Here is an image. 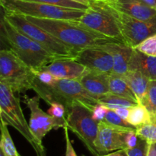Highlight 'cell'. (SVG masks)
<instances>
[{
    "label": "cell",
    "instance_id": "cell-1",
    "mask_svg": "<svg viewBox=\"0 0 156 156\" xmlns=\"http://www.w3.org/2000/svg\"><path fill=\"white\" fill-rule=\"evenodd\" d=\"M25 18L51 34L76 53L88 47H98L110 42H120L87 28L76 20L47 19L29 16Z\"/></svg>",
    "mask_w": 156,
    "mask_h": 156
},
{
    "label": "cell",
    "instance_id": "cell-2",
    "mask_svg": "<svg viewBox=\"0 0 156 156\" xmlns=\"http://www.w3.org/2000/svg\"><path fill=\"white\" fill-rule=\"evenodd\" d=\"M32 90L49 105L54 102L63 105L67 112L76 102H80L91 110L98 103V99L90 94L78 80L56 79L51 84H44L35 76Z\"/></svg>",
    "mask_w": 156,
    "mask_h": 156
},
{
    "label": "cell",
    "instance_id": "cell-3",
    "mask_svg": "<svg viewBox=\"0 0 156 156\" xmlns=\"http://www.w3.org/2000/svg\"><path fill=\"white\" fill-rule=\"evenodd\" d=\"M1 27L2 37L10 50L33 69H41L57 59L37 43L17 30L4 17L2 20Z\"/></svg>",
    "mask_w": 156,
    "mask_h": 156
},
{
    "label": "cell",
    "instance_id": "cell-4",
    "mask_svg": "<svg viewBox=\"0 0 156 156\" xmlns=\"http://www.w3.org/2000/svg\"><path fill=\"white\" fill-rule=\"evenodd\" d=\"M0 117L1 123L15 128L34 149L37 156H46L45 148L38 144L27 123L20 105L19 98L9 86L0 82Z\"/></svg>",
    "mask_w": 156,
    "mask_h": 156
},
{
    "label": "cell",
    "instance_id": "cell-5",
    "mask_svg": "<svg viewBox=\"0 0 156 156\" xmlns=\"http://www.w3.org/2000/svg\"><path fill=\"white\" fill-rule=\"evenodd\" d=\"M4 12L3 17L17 30L37 43L55 57L57 59H75L77 54L75 50L66 45L47 30L30 22L25 16L12 12Z\"/></svg>",
    "mask_w": 156,
    "mask_h": 156
},
{
    "label": "cell",
    "instance_id": "cell-6",
    "mask_svg": "<svg viewBox=\"0 0 156 156\" xmlns=\"http://www.w3.org/2000/svg\"><path fill=\"white\" fill-rule=\"evenodd\" d=\"M0 3L4 12L47 19L78 21L86 11L26 0H0Z\"/></svg>",
    "mask_w": 156,
    "mask_h": 156
},
{
    "label": "cell",
    "instance_id": "cell-7",
    "mask_svg": "<svg viewBox=\"0 0 156 156\" xmlns=\"http://www.w3.org/2000/svg\"><path fill=\"white\" fill-rule=\"evenodd\" d=\"M35 75L12 50L0 51V82L6 84L14 93H24L32 89Z\"/></svg>",
    "mask_w": 156,
    "mask_h": 156
},
{
    "label": "cell",
    "instance_id": "cell-8",
    "mask_svg": "<svg viewBox=\"0 0 156 156\" xmlns=\"http://www.w3.org/2000/svg\"><path fill=\"white\" fill-rule=\"evenodd\" d=\"M66 126L94 156L99 155L95 146L99 123L92 117V110L80 102L73 104L67 112Z\"/></svg>",
    "mask_w": 156,
    "mask_h": 156
},
{
    "label": "cell",
    "instance_id": "cell-9",
    "mask_svg": "<svg viewBox=\"0 0 156 156\" xmlns=\"http://www.w3.org/2000/svg\"><path fill=\"white\" fill-rule=\"evenodd\" d=\"M78 21L93 31L125 44L106 2L91 1L88 9Z\"/></svg>",
    "mask_w": 156,
    "mask_h": 156
},
{
    "label": "cell",
    "instance_id": "cell-10",
    "mask_svg": "<svg viewBox=\"0 0 156 156\" xmlns=\"http://www.w3.org/2000/svg\"><path fill=\"white\" fill-rule=\"evenodd\" d=\"M108 5L121 32L125 44L132 48H136L144 40L156 34V16L152 19L143 21L122 13L108 3Z\"/></svg>",
    "mask_w": 156,
    "mask_h": 156
},
{
    "label": "cell",
    "instance_id": "cell-11",
    "mask_svg": "<svg viewBox=\"0 0 156 156\" xmlns=\"http://www.w3.org/2000/svg\"><path fill=\"white\" fill-rule=\"evenodd\" d=\"M39 96L29 98L24 94L23 101L27 108L30 110V117L29 126L31 132L41 147L44 148L43 145V139L52 129H57L64 128L66 126V120H59L52 117L50 114L45 113L40 107Z\"/></svg>",
    "mask_w": 156,
    "mask_h": 156
},
{
    "label": "cell",
    "instance_id": "cell-12",
    "mask_svg": "<svg viewBox=\"0 0 156 156\" xmlns=\"http://www.w3.org/2000/svg\"><path fill=\"white\" fill-rule=\"evenodd\" d=\"M130 130L133 129H122L111 126L105 121L100 122L95 141L99 155H104L120 149H126V136Z\"/></svg>",
    "mask_w": 156,
    "mask_h": 156
},
{
    "label": "cell",
    "instance_id": "cell-13",
    "mask_svg": "<svg viewBox=\"0 0 156 156\" xmlns=\"http://www.w3.org/2000/svg\"><path fill=\"white\" fill-rule=\"evenodd\" d=\"M75 60L91 71L111 74L114 60L111 55L100 47H91L78 52Z\"/></svg>",
    "mask_w": 156,
    "mask_h": 156
},
{
    "label": "cell",
    "instance_id": "cell-14",
    "mask_svg": "<svg viewBox=\"0 0 156 156\" xmlns=\"http://www.w3.org/2000/svg\"><path fill=\"white\" fill-rule=\"evenodd\" d=\"M41 69L51 73L56 79L78 81L90 71L74 59H56Z\"/></svg>",
    "mask_w": 156,
    "mask_h": 156
},
{
    "label": "cell",
    "instance_id": "cell-15",
    "mask_svg": "<svg viewBox=\"0 0 156 156\" xmlns=\"http://www.w3.org/2000/svg\"><path fill=\"white\" fill-rule=\"evenodd\" d=\"M98 47L112 56L114 60L112 73L123 76L129 71V63L133 48L122 42H110Z\"/></svg>",
    "mask_w": 156,
    "mask_h": 156
},
{
    "label": "cell",
    "instance_id": "cell-16",
    "mask_svg": "<svg viewBox=\"0 0 156 156\" xmlns=\"http://www.w3.org/2000/svg\"><path fill=\"white\" fill-rule=\"evenodd\" d=\"M107 2L119 12L143 21L156 16V9L140 0H108Z\"/></svg>",
    "mask_w": 156,
    "mask_h": 156
},
{
    "label": "cell",
    "instance_id": "cell-17",
    "mask_svg": "<svg viewBox=\"0 0 156 156\" xmlns=\"http://www.w3.org/2000/svg\"><path fill=\"white\" fill-rule=\"evenodd\" d=\"M110 74L91 71L80 79L82 86L90 94L98 99L101 96L110 93Z\"/></svg>",
    "mask_w": 156,
    "mask_h": 156
},
{
    "label": "cell",
    "instance_id": "cell-18",
    "mask_svg": "<svg viewBox=\"0 0 156 156\" xmlns=\"http://www.w3.org/2000/svg\"><path fill=\"white\" fill-rule=\"evenodd\" d=\"M129 70L139 71L150 80H156V57L145 54L133 48Z\"/></svg>",
    "mask_w": 156,
    "mask_h": 156
},
{
    "label": "cell",
    "instance_id": "cell-19",
    "mask_svg": "<svg viewBox=\"0 0 156 156\" xmlns=\"http://www.w3.org/2000/svg\"><path fill=\"white\" fill-rule=\"evenodd\" d=\"M122 78L133 91L139 103H141L147 92L150 79L140 72L130 70L123 75Z\"/></svg>",
    "mask_w": 156,
    "mask_h": 156
},
{
    "label": "cell",
    "instance_id": "cell-20",
    "mask_svg": "<svg viewBox=\"0 0 156 156\" xmlns=\"http://www.w3.org/2000/svg\"><path fill=\"white\" fill-rule=\"evenodd\" d=\"M110 91L116 95L138 102L135 94L122 76L111 73L109 78ZM139 103V102H138Z\"/></svg>",
    "mask_w": 156,
    "mask_h": 156
},
{
    "label": "cell",
    "instance_id": "cell-21",
    "mask_svg": "<svg viewBox=\"0 0 156 156\" xmlns=\"http://www.w3.org/2000/svg\"><path fill=\"white\" fill-rule=\"evenodd\" d=\"M126 120L137 129L143 125L149 123L151 120V115L144 105L138 103L130 108L129 114Z\"/></svg>",
    "mask_w": 156,
    "mask_h": 156
},
{
    "label": "cell",
    "instance_id": "cell-22",
    "mask_svg": "<svg viewBox=\"0 0 156 156\" xmlns=\"http://www.w3.org/2000/svg\"><path fill=\"white\" fill-rule=\"evenodd\" d=\"M98 101V103L105 105L107 108L111 110H115L120 108H132L138 104V102L116 95L111 92L101 96Z\"/></svg>",
    "mask_w": 156,
    "mask_h": 156
},
{
    "label": "cell",
    "instance_id": "cell-23",
    "mask_svg": "<svg viewBox=\"0 0 156 156\" xmlns=\"http://www.w3.org/2000/svg\"><path fill=\"white\" fill-rule=\"evenodd\" d=\"M0 149L5 156H21L17 151L13 140L11 137L8 126L1 123V142Z\"/></svg>",
    "mask_w": 156,
    "mask_h": 156
},
{
    "label": "cell",
    "instance_id": "cell-24",
    "mask_svg": "<svg viewBox=\"0 0 156 156\" xmlns=\"http://www.w3.org/2000/svg\"><path fill=\"white\" fill-rule=\"evenodd\" d=\"M136 132L140 138L148 143H156V117H151L150 122L137 128Z\"/></svg>",
    "mask_w": 156,
    "mask_h": 156
},
{
    "label": "cell",
    "instance_id": "cell-25",
    "mask_svg": "<svg viewBox=\"0 0 156 156\" xmlns=\"http://www.w3.org/2000/svg\"><path fill=\"white\" fill-rule=\"evenodd\" d=\"M140 104L146 107L151 117H156V80H150L147 92Z\"/></svg>",
    "mask_w": 156,
    "mask_h": 156
},
{
    "label": "cell",
    "instance_id": "cell-26",
    "mask_svg": "<svg viewBox=\"0 0 156 156\" xmlns=\"http://www.w3.org/2000/svg\"><path fill=\"white\" fill-rule=\"evenodd\" d=\"M104 121L111 126H115V127L122 128L125 129H133L136 130V128L131 125L127 120H124L120 117L114 110L108 109L106 116Z\"/></svg>",
    "mask_w": 156,
    "mask_h": 156
},
{
    "label": "cell",
    "instance_id": "cell-27",
    "mask_svg": "<svg viewBox=\"0 0 156 156\" xmlns=\"http://www.w3.org/2000/svg\"><path fill=\"white\" fill-rule=\"evenodd\" d=\"M26 1L46 3V4L60 6V7L69 8V9H79V10H87L89 7V6H87L85 5L73 1V0H26Z\"/></svg>",
    "mask_w": 156,
    "mask_h": 156
},
{
    "label": "cell",
    "instance_id": "cell-28",
    "mask_svg": "<svg viewBox=\"0 0 156 156\" xmlns=\"http://www.w3.org/2000/svg\"><path fill=\"white\" fill-rule=\"evenodd\" d=\"M135 49L145 54L156 57V34L144 40Z\"/></svg>",
    "mask_w": 156,
    "mask_h": 156
},
{
    "label": "cell",
    "instance_id": "cell-29",
    "mask_svg": "<svg viewBox=\"0 0 156 156\" xmlns=\"http://www.w3.org/2000/svg\"><path fill=\"white\" fill-rule=\"evenodd\" d=\"M149 143L143 139L139 137L137 144L134 147L126 149L128 156H147Z\"/></svg>",
    "mask_w": 156,
    "mask_h": 156
},
{
    "label": "cell",
    "instance_id": "cell-30",
    "mask_svg": "<svg viewBox=\"0 0 156 156\" xmlns=\"http://www.w3.org/2000/svg\"><path fill=\"white\" fill-rule=\"evenodd\" d=\"M47 114L56 119L66 120L67 116V109L62 104L54 102L50 105V108L47 110Z\"/></svg>",
    "mask_w": 156,
    "mask_h": 156
},
{
    "label": "cell",
    "instance_id": "cell-31",
    "mask_svg": "<svg viewBox=\"0 0 156 156\" xmlns=\"http://www.w3.org/2000/svg\"><path fill=\"white\" fill-rule=\"evenodd\" d=\"M108 109L109 108H107L105 105H102V104H96L92 109V117L94 120L97 121L98 123L100 122L104 121Z\"/></svg>",
    "mask_w": 156,
    "mask_h": 156
},
{
    "label": "cell",
    "instance_id": "cell-32",
    "mask_svg": "<svg viewBox=\"0 0 156 156\" xmlns=\"http://www.w3.org/2000/svg\"><path fill=\"white\" fill-rule=\"evenodd\" d=\"M64 129V134H65V140H66V156H77L75 149L73 148L72 142L70 140L69 136L68 127L65 126Z\"/></svg>",
    "mask_w": 156,
    "mask_h": 156
},
{
    "label": "cell",
    "instance_id": "cell-33",
    "mask_svg": "<svg viewBox=\"0 0 156 156\" xmlns=\"http://www.w3.org/2000/svg\"><path fill=\"white\" fill-rule=\"evenodd\" d=\"M131 108H117V109L114 110L120 117H122L124 120H127L128 116L129 114V111H130Z\"/></svg>",
    "mask_w": 156,
    "mask_h": 156
},
{
    "label": "cell",
    "instance_id": "cell-34",
    "mask_svg": "<svg viewBox=\"0 0 156 156\" xmlns=\"http://www.w3.org/2000/svg\"><path fill=\"white\" fill-rule=\"evenodd\" d=\"M101 156H128L126 149H120Z\"/></svg>",
    "mask_w": 156,
    "mask_h": 156
},
{
    "label": "cell",
    "instance_id": "cell-35",
    "mask_svg": "<svg viewBox=\"0 0 156 156\" xmlns=\"http://www.w3.org/2000/svg\"><path fill=\"white\" fill-rule=\"evenodd\" d=\"M147 156H156V143H149Z\"/></svg>",
    "mask_w": 156,
    "mask_h": 156
},
{
    "label": "cell",
    "instance_id": "cell-36",
    "mask_svg": "<svg viewBox=\"0 0 156 156\" xmlns=\"http://www.w3.org/2000/svg\"><path fill=\"white\" fill-rule=\"evenodd\" d=\"M140 1L149 5V7L156 9V0H140Z\"/></svg>",
    "mask_w": 156,
    "mask_h": 156
},
{
    "label": "cell",
    "instance_id": "cell-37",
    "mask_svg": "<svg viewBox=\"0 0 156 156\" xmlns=\"http://www.w3.org/2000/svg\"><path fill=\"white\" fill-rule=\"evenodd\" d=\"M73 1L76 2L81 3V4L85 5H87V6H89L91 0H73Z\"/></svg>",
    "mask_w": 156,
    "mask_h": 156
},
{
    "label": "cell",
    "instance_id": "cell-38",
    "mask_svg": "<svg viewBox=\"0 0 156 156\" xmlns=\"http://www.w3.org/2000/svg\"><path fill=\"white\" fill-rule=\"evenodd\" d=\"M91 1H96V2H107L108 0H91Z\"/></svg>",
    "mask_w": 156,
    "mask_h": 156
},
{
    "label": "cell",
    "instance_id": "cell-39",
    "mask_svg": "<svg viewBox=\"0 0 156 156\" xmlns=\"http://www.w3.org/2000/svg\"><path fill=\"white\" fill-rule=\"evenodd\" d=\"M0 156H5L4 154L2 153V151H0Z\"/></svg>",
    "mask_w": 156,
    "mask_h": 156
},
{
    "label": "cell",
    "instance_id": "cell-40",
    "mask_svg": "<svg viewBox=\"0 0 156 156\" xmlns=\"http://www.w3.org/2000/svg\"><path fill=\"white\" fill-rule=\"evenodd\" d=\"M82 156H84V155H82Z\"/></svg>",
    "mask_w": 156,
    "mask_h": 156
}]
</instances>
